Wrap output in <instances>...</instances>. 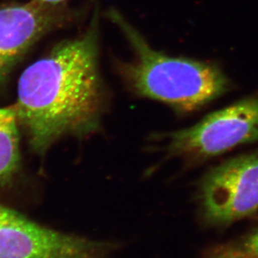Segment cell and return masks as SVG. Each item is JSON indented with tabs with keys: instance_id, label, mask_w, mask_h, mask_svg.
<instances>
[{
	"instance_id": "4",
	"label": "cell",
	"mask_w": 258,
	"mask_h": 258,
	"mask_svg": "<svg viewBox=\"0 0 258 258\" xmlns=\"http://www.w3.org/2000/svg\"><path fill=\"white\" fill-rule=\"evenodd\" d=\"M199 217L222 227L258 211V153L235 157L211 169L200 182Z\"/></svg>"
},
{
	"instance_id": "8",
	"label": "cell",
	"mask_w": 258,
	"mask_h": 258,
	"mask_svg": "<svg viewBox=\"0 0 258 258\" xmlns=\"http://www.w3.org/2000/svg\"><path fill=\"white\" fill-rule=\"evenodd\" d=\"M202 258H258V227L236 241L211 246Z\"/></svg>"
},
{
	"instance_id": "2",
	"label": "cell",
	"mask_w": 258,
	"mask_h": 258,
	"mask_svg": "<svg viewBox=\"0 0 258 258\" xmlns=\"http://www.w3.org/2000/svg\"><path fill=\"white\" fill-rule=\"evenodd\" d=\"M107 16L131 46V59L117 61L116 67L134 94L164 102L177 112H190L231 89L228 77L216 64L159 52L118 11L111 10Z\"/></svg>"
},
{
	"instance_id": "1",
	"label": "cell",
	"mask_w": 258,
	"mask_h": 258,
	"mask_svg": "<svg viewBox=\"0 0 258 258\" xmlns=\"http://www.w3.org/2000/svg\"><path fill=\"white\" fill-rule=\"evenodd\" d=\"M99 14L87 29L29 66L18 82L15 110L30 148L44 157L58 140L102 127L107 92L99 70Z\"/></svg>"
},
{
	"instance_id": "5",
	"label": "cell",
	"mask_w": 258,
	"mask_h": 258,
	"mask_svg": "<svg viewBox=\"0 0 258 258\" xmlns=\"http://www.w3.org/2000/svg\"><path fill=\"white\" fill-rule=\"evenodd\" d=\"M120 246L56 231L0 205V258H112Z\"/></svg>"
},
{
	"instance_id": "6",
	"label": "cell",
	"mask_w": 258,
	"mask_h": 258,
	"mask_svg": "<svg viewBox=\"0 0 258 258\" xmlns=\"http://www.w3.org/2000/svg\"><path fill=\"white\" fill-rule=\"evenodd\" d=\"M83 16L66 4L47 5L31 0L0 5V85L16 64L45 35Z\"/></svg>"
},
{
	"instance_id": "3",
	"label": "cell",
	"mask_w": 258,
	"mask_h": 258,
	"mask_svg": "<svg viewBox=\"0 0 258 258\" xmlns=\"http://www.w3.org/2000/svg\"><path fill=\"white\" fill-rule=\"evenodd\" d=\"M166 137L168 157L181 158L189 164L258 141V94L211 112L191 127Z\"/></svg>"
},
{
	"instance_id": "9",
	"label": "cell",
	"mask_w": 258,
	"mask_h": 258,
	"mask_svg": "<svg viewBox=\"0 0 258 258\" xmlns=\"http://www.w3.org/2000/svg\"><path fill=\"white\" fill-rule=\"evenodd\" d=\"M35 1L40 3V4H44V5H61V4H66L69 0H35Z\"/></svg>"
},
{
	"instance_id": "7",
	"label": "cell",
	"mask_w": 258,
	"mask_h": 258,
	"mask_svg": "<svg viewBox=\"0 0 258 258\" xmlns=\"http://www.w3.org/2000/svg\"><path fill=\"white\" fill-rule=\"evenodd\" d=\"M20 127L15 106L0 107V190L12 186L21 170Z\"/></svg>"
}]
</instances>
